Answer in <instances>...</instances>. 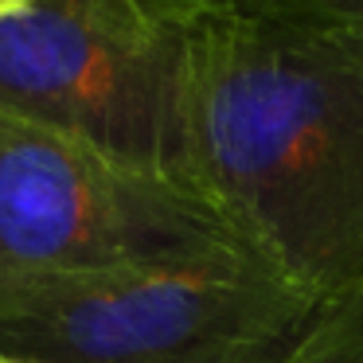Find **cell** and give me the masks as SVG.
I'll return each mask as SVG.
<instances>
[{
  "label": "cell",
  "instance_id": "1",
  "mask_svg": "<svg viewBox=\"0 0 363 363\" xmlns=\"http://www.w3.org/2000/svg\"><path fill=\"white\" fill-rule=\"evenodd\" d=\"M180 24L191 188L313 297L363 289V28Z\"/></svg>",
  "mask_w": 363,
  "mask_h": 363
},
{
  "label": "cell",
  "instance_id": "2",
  "mask_svg": "<svg viewBox=\"0 0 363 363\" xmlns=\"http://www.w3.org/2000/svg\"><path fill=\"white\" fill-rule=\"evenodd\" d=\"M324 297L262 258L0 277V355L32 363H269Z\"/></svg>",
  "mask_w": 363,
  "mask_h": 363
},
{
  "label": "cell",
  "instance_id": "3",
  "mask_svg": "<svg viewBox=\"0 0 363 363\" xmlns=\"http://www.w3.org/2000/svg\"><path fill=\"white\" fill-rule=\"evenodd\" d=\"M0 110L191 188L184 24L141 0H32L0 20Z\"/></svg>",
  "mask_w": 363,
  "mask_h": 363
},
{
  "label": "cell",
  "instance_id": "4",
  "mask_svg": "<svg viewBox=\"0 0 363 363\" xmlns=\"http://www.w3.org/2000/svg\"><path fill=\"white\" fill-rule=\"evenodd\" d=\"M227 258L262 254L211 199L0 110V277Z\"/></svg>",
  "mask_w": 363,
  "mask_h": 363
},
{
  "label": "cell",
  "instance_id": "5",
  "mask_svg": "<svg viewBox=\"0 0 363 363\" xmlns=\"http://www.w3.org/2000/svg\"><path fill=\"white\" fill-rule=\"evenodd\" d=\"M269 363H363V289L324 297Z\"/></svg>",
  "mask_w": 363,
  "mask_h": 363
},
{
  "label": "cell",
  "instance_id": "6",
  "mask_svg": "<svg viewBox=\"0 0 363 363\" xmlns=\"http://www.w3.org/2000/svg\"><path fill=\"white\" fill-rule=\"evenodd\" d=\"M157 16H242L289 20V24H344L363 28V0H141Z\"/></svg>",
  "mask_w": 363,
  "mask_h": 363
},
{
  "label": "cell",
  "instance_id": "7",
  "mask_svg": "<svg viewBox=\"0 0 363 363\" xmlns=\"http://www.w3.org/2000/svg\"><path fill=\"white\" fill-rule=\"evenodd\" d=\"M32 0H0V20H9V16H16V12H24Z\"/></svg>",
  "mask_w": 363,
  "mask_h": 363
},
{
  "label": "cell",
  "instance_id": "8",
  "mask_svg": "<svg viewBox=\"0 0 363 363\" xmlns=\"http://www.w3.org/2000/svg\"><path fill=\"white\" fill-rule=\"evenodd\" d=\"M0 363H32V359H9V355H0Z\"/></svg>",
  "mask_w": 363,
  "mask_h": 363
}]
</instances>
